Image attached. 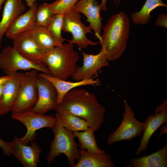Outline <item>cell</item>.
<instances>
[{
  "mask_svg": "<svg viewBox=\"0 0 167 167\" xmlns=\"http://www.w3.org/2000/svg\"><path fill=\"white\" fill-rule=\"evenodd\" d=\"M56 112L72 114L84 119L94 132L105 121V108L95 95L84 89L75 88L66 93L55 109Z\"/></svg>",
  "mask_w": 167,
  "mask_h": 167,
  "instance_id": "cell-1",
  "label": "cell"
},
{
  "mask_svg": "<svg viewBox=\"0 0 167 167\" xmlns=\"http://www.w3.org/2000/svg\"><path fill=\"white\" fill-rule=\"evenodd\" d=\"M130 26L127 14L120 11L111 16L103 27V32L99 43L109 61L118 59L126 49Z\"/></svg>",
  "mask_w": 167,
  "mask_h": 167,
  "instance_id": "cell-2",
  "label": "cell"
},
{
  "mask_svg": "<svg viewBox=\"0 0 167 167\" xmlns=\"http://www.w3.org/2000/svg\"><path fill=\"white\" fill-rule=\"evenodd\" d=\"M79 58L73 44L68 43L45 51L42 62L48 68L52 76L65 80L74 74Z\"/></svg>",
  "mask_w": 167,
  "mask_h": 167,
  "instance_id": "cell-3",
  "label": "cell"
},
{
  "mask_svg": "<svg viewBox=\"0 0 167 167\" xmlns=\"http://www.w3.org/2000/svg\"><path fill=\"white\" fill-rule=\"evenodd\" d=\"M57 123L52 129L54 138L50 145V150L47 157L48 166L55 158L61 154L67 157L70 167H74L75 160L77 161L80 157L78 147V145L75 140L73 132L64 127L61 124L58 117Z\"/></svg>",
  "mask_w": 167,
  "mask_h": 167,
  "instance_id": "cell-4",
  "label": "cell"
},
{
  "mask_svg": "<svg viewBox=\"0 0 167 167\" xmlns=\"http://www.w3.org/2000/svg\"><path fill=\"white\" fill-rule=\"evenodd\" d=\"M38 76L37 71L35 70L21 73L18 94L11 111L12 114L30 110L36 104L38 98Z\"/></svg>",
  "mask_w": 167,
  "mask_h": 167,
  "instance_id": "cell-5",
  "label": "cell"
},
{
  "mask_svg": "<svg viewBox=\"0 0 167 167\" xmlns=\"http://www.w3.org/2000/svg\"><path fill=\"white\" fill-rule=\"evenodd\" d=\"M0 68L6 75L17 72L18 70H30L51 75L49 70L43 62H32L20 54L13 47L10 46L2 49L0 53Z\"/></svg>",
  "mask_w": 167,
  "mask_h": 167,
  "instance_id": "cell-6",
  "label": "cell"
},
{
  "mask_svg": "<svg viewBox=\"0 0 167 167\" xmlns=\"http://www.w3.org/2000/svg\"><path fill=\"white\" fill-rule=\"evenodd\" d=\"M11 117L20 122L26 127L27 132L24 136L19 138L21 142L26 144L35 140L37 130L44 127L52 129L57 121L56 116L45 115L31 110L12 114Z\"/></svg>",
  "mask_w": 167,
  "mask_h": 167,
  "instance_id": "cell-7",
  "label": "cell"
},
{
  "mask_svg": "<svg viewBox=\"0 0 167 167\" xmlns=\"http://www.w3.org/2000/svg\"><path fill=\"white\" fill-rule=\"evenodd\" d=\"M124 110L123 119L118 127L108 136L107 144L123 140L130 141L137 137L140 136L143 132L144 122L138 121L131 107L124 100Z\"/></svg>",
  "mask_w": 167,
  "mask_h": 167,
  "instance_id": "cell-8",
  "label": "cell"
},
{
  "mask_svg": "<svg viewBox=\"0 0 167 167\" xmlns=\"http://www.w3.org/2000/svg\"><path fill=\"white\" fill-rule=\"evenodd\" d=\"M80 13L73 8L63 15L62 31L71 32L73 38L69 43L77 45L80 49L86 48L88 45L94 46L99 42L92 41L88 38L86 35L92 29L89 25L86 26L81 20Z\"/></svg>",
  "mask_w": 167,
  "mask_h": 167,
  "instance_id": "cell-9",
  "label": "cell"
},
{
  "mask_svg": "<svg viewBox=\"0 0 167 167\" xmlns=\"http://www.w3.org/2000/svg\"><path fill=\"white\" fill-rule=\"evenodd\" d=\"M38 98L35 105L30 110L45 114L55 109L57 105V92L53 84L47 79L38 74L37 79Z\"/></svg>",
  "mask_w": 167,
  "mask_h": 167,
  "instance_id": "cell-10",
  "label": "cell"
},
{
  "mask_svg": "<svg viewBox=\"0 0 167 167\" xmlns=\"http://www.w3.org/2000/svg\"><path fill=\"white\" fill-rule=\"evenodd\" d=\"M81 52L83 57V63L81 66L77 67L75 72L71 77L75 81L96 77L98 71L103 67L109 65V61L101 49L98 54L96 55L88 54L83 51Z\"/></svg>",
  "mask_w": 167,
  "mask_h": 167,
  "instance_id": "cell-11",
  "label": "cell"
},
{
  "mask_svg": "<svg viewBox=\"0 0 167 167\" xmlns=\"http://www.w3.org/2000/svg\"><path fill=\"white\" fill-rule=\"evenodd\" d=\"M164 123L167 124V101L163 99V103L157 106L155 113L149 115L144 122L143 133L136 152L137 155L146 150L152 135Z\"/></svg>",
  "mask_w": 167,
  "mask_h": 167,
  "instance_id": "cell-12",
  "label": "cell"
},
{
  "mask_svg": "<svg viewBox=\"0 0 167 167\" xmlns=\"http://www.w3.org/2000/svg\"><path fill=\"white\" fill-rule=\"evenodd\" d=\"M31 143L30 145L24 144L16 136L10 142L11 154L24 167H36L40 162V154L42 149L36 142Z\"/></svg>",
  "mask_w": 167,
  "mask_h": 167,
  "instance_id": "cell-13",
  "label": "cell"
},
{
  "mask_svg": "<svg viewBox=\"0 0 167 167\" xmlns=\"http://www.w3.org/2000/svg\"><path fill=\"white\" fill-rule=\"evenodd\" d=\"M73 9L85 15L89 25L94 32L96 37L100 41L103 28L102 19L100 14L101 5L97 0H80L76 3Z\"/></svg>",
  "mask_w": 167,
  "mask_h": 167,
  "instance_id": "cell-14",
  "label": "cell"
},
{
  "mask_svg": "<svg viewBox=\"0 0 167 167\" xmlns=\"http://www.w3.org/2000/svg\"><path fill=\"white\" fill-rule=\"evenodd\" d=\"M13 47L21 55L34 62H42L45 51L26 32L13 39Z\"/></svg>",
  "mask_w": 167,
  "mask_h": 167,
  "instance_id": "cell-15",
  "label": "cell"
},
{
  "mask_svg": "<svg viewBox=\"0 0 167 167\" xmlns=\"http://www.w3.org/2000/svg\"><path fill=\"white\" fill-rule=\"evenodd\" d=\"M37 7V4L35 3L28 10L19 16L6 31V37L13 40L20 34L37 26L35 13Z\"/></svg>",
  "mask_w": 167,
  "mask_h": 167,
  "instance_id": "cell-16",
  "label": "cell"
},
{
  "mask_svg": "<svg viewBox=\"0 0 167 167\" xmlns=\"http://www.w3.org/2000/svg\"><path fill=\"white\" fill-rule=\"evenodd\" d=\"M21 73L17 72L10 75V79L4 85L2 95L0 100V115L11 112L18 94Z\"/></svg>",
  "mask_w": 167,
  "mask_h": 167,
  "instance_id": "cell-17",
  "label": "cell"
},
{
  "mask_svg": "<svg viewBox=\"0 0 167 167\" xmlns=\"http://www.w3.org/2000/svg\"><path fill=\"white\" fill-rule=\"evenodd\" d=\"M48 80L54 85L57 92V105L60 103L65 94L71 90L79 87L85 85L96 86L99 84V81L94 79L95 77L90 79L71 82L62 80L45 73L39 74Z\"/></svg>",
  "mask_w": 167,
  "mask_h": 167,
  "instance_id": "cell-18",
  "label": "cell"
},
{
  "mask_svg": "<svg viewBox=\"0 0 167 167\" xmlns=\"http://www.w3.org/2000/svg\"><path fill=\"white\" fill-rule=\"evenodd\" d=\"M22 0H6L0 21V45L2 37L12 23L24 13L26 8Z\"/></svg>",
  "mask_w": 167,
  "mask_h": 167,
  "instance_id": "cell-19",
  "label": "cell"
},
{
  "mask_svg": "<svg viewBox=\"0 0 167 167\" xmlns=\"http://www.w3.org/2000/svg\"><path fill=\"white\" fill-rule=\"evenodd\" d=\"M129 163L133 167H167V143L162 148L150 155L131 158Z\"/></svg>",
  "mask_w": 167,
  "mask_h": 167,
  "instance_id": "cell-20",
  "label": "cell"
},
{
  "mask_svg": "<svg viewBox=\"0 0 167 167\" xmlns=\"http://www.w3.org/2000/svg\"><path fill=\"white\" fill-rule=\"evenodd\" d=\"M80 157L74 167H114L115 165L108 153L101 155L90 153L80 149Z\"/></svg>",
  "mask_w": 167,
  "mask_h": 167,
  "instance_id": "cell-21",
  "label": "cell"
},
{
  "mask_svg": "<svg viewBox=\"0 0 167 167\" xmlns=\"http://www.w3.org/2000/svg\"><path fill=\"white\" fill-rule=\"evenodd\" d=\"M25 32L45 52L54 47L63 45L54 39L46 27L36 26Z\"/></svg>",
  "mask_w": 167,
  "mask_h": 167,
  "instance_id": "cell-22",
  "label": "cell"
},
{
  "mask_svg": "<svg viewBox=\"0 0 167 167\" xmlns=\"http://www.w3.org/2000/svg\"><path fill=\"white\" fill-rule=\"evenodd\" d=\"M73 133L75 137L78 139L80 149H84L88 152L95 154L101 155L105 153L104 150L98 147L94 132L90 129L82 131H74Z\"/></svg>",
  "mask_w": 167,
  "mask_h": 167,
  "instance_id": "cell-23",
  "label": "cell"
},
{
  "mask_svg": "<svg viewBox=\"0 0 167 167\" xmlns=\"http://www.w3.org/2000/svg\"><path fill=\"white\" fill-rule=\"evenodd\" d=\"M167 6L162 0H146L141 10L133 12L131 18L134 24L144 25L147 24L152 18L150 14L152 11L158 7Z\"/></svg>",
  "mask_w": 167,
  "mask_h": 167,
  "instance_id": "cell-24",
  "label": "cell"
},
{
  "mask_svg": "<svg viewBox=\"0 0 167 167\" xmlns=\"http://www.w3.org/2000/svg\"><path fill=\"white\" fill-rule=\"evenodd\" d=\"M55 115L63 126L71 131H83L89 129L88 122L79 117L72 114L58 112Z\"/></svg>",
  "mask_w": 167,
  "mask_h": 167,
  "instance_id": "cell-25",
  "label": "cell"
},
{
  "mask_svg": "<svg viewBox=\"0 0 167 167\" xmlns=\"http://www.w3.org/2000/svg\"><path fill=\"white\" fill-rule=\"evenodd\" d=\"M54 15L49 4L44 3L39 5L35 13L36 26L47 27Z\"/></svg>",
  "mask_w": 167,
  "mask_h": 167,
  "instance_id": "cell-26",
  "label": "cell"
},
{
  "mask_svg": "<svg viewBox=\"0 0 167 167\" xmlns=\"http://www.w3.org/2000/svg\"><path fill=\"white\" fill-rule=\"evenodd\" d=\"M63 19V15H54L47 27L54 39L57 42L62 44L65 40L62 35Z\"/></svg>",
  "mask_w": 167,
  "mask_h": 167,
  "instance_id": "cell-27",
  "label": "cell"
},
{
  "mask_svg": "<svg viewBox=\"0 0 167 167\" xmlns=\"http://www.w3.org/2000/svg\"><path fill=\"white\" fill-rule=\"evenodd\" d=\"M79 0H56L50 3L51 11L54 15H63L72 9Z\"/></svg>",
  "mask_w": 167,
  "mask_h": 167,
  "instance_id": "cell-28",
  "label": "cell"
},
{
  "mask_svg": "<svg viewBox=\"0 0 167 167\" xmlns=\"http://www.w3.org/2000/svg\"><path fill=\"white\" fill-rule=\"evenodd\" d=\"M0 148L5 156H9L11 154L10 142L6 141L0 137Z\"/></svg>",
  "mask_w": 167,
  "mask_h": 167,
  "instance_id": "cell-29",
  "label": "cell"
},
{
  "mask_svg": "<svg viewBox=\"0 0 167 167\" xmlns=\"http://www.w3.org/2000/svg\"><path fill=\"white\" fill-rule=\"evenodd\" d=\"M157 26L167 28V15L165 14H161L158 15V18L155 21Z\"/></svg>",
  "mask_w": 167,
  "mask_h": 167,
  "instance_id": "cell-30",
  "label": "cell"
},
{
  "mask_svg": "<svg viewBox=\"0 0 167 167\" xmlns=\"http://www.w3.org/2000/svg\"><path fill=\"white\" fill-rule=\"evenodd\" d=\"M10 75H6L0 77V85L4 84L10 79Z\"/></svg>",
  "mask_w": 167,
  "mask_h": 167,
  "instance_id": "cell-31",
  "label": "cell"
},
{
  "mask_svg": "<svg viewBox=\"0 0 167 167\" xmlns=\"http://www.w3.org/2000/svg\"><path fill=\"white\" fill-rule=\"evenodd\" d=\"M108 0H101L100 4L101 10L103 11H106L107 10L106 3Z\"/></svg>",
  "mask_w": 167,
  "mask_h": 167,
  "instance_id": "cell-32",
  "label": "cell"
},
{
  "mask_svg": "<svg viewBox=\"0 0 167 167\" xmlns=\"http://www.w3.org/2000/svg\"><path fill=\"white\" fill-rule=\"evenodd\" d=\"M25 0L27 2V6L28 7H30L35 3V1H36L37 0Z\"/></svg>",
  "mask_w": 167,
  "mask_h": 167,
  "instance_id": "cell-33",
  "label": "cell"
},
{
  "mask_svg": "<svg viewBox=\"0 0 167 167\" xmlns=\"http://www.w3.org/2000/svg\"><path fill=\"white\" fill-rule=\"evenodd\" d=\"M4 84L0 85V100L1 99L2 95V93L3 91Z\"/></svg>",
  "mask_w": 167,
  "mask_h": 167,
  "instance_id": "cell-34",
  "label": "cell"
},
{
  "mask_svg": "<svg viewBox=\"0 0 167 167\" xmlns=\"http://www.w3.org/2000/svg\"><path fill=\"white\" fill-rule=\"evenodd\" d=\"M6 0H0V12L2 9V6L3 3H5Z\"/></svg>",
  "mask_w": 167,
  "mask_h": 167,
  "instance_id": "cell-35",
  "label": "cell"
},
{
  "mask_svg": "<svg viewBox=\"0 0 167 167\" xmlns=\"http://www.w3.org/2000/svg\"><path fill=\"white\" fill-rule=\"evenodd\" d=\"M115 3H117L118 4H119L121 2V0H115Z\"/></svg>",
  "mask_w": 167,
  "mask_h": 167,
  "instance_id": "cell-36",
  "label": "cell"
},
{
  "mask_svg": "<svg viewBox=\"0 0 167 167\" xmlns=\"http://www.w3.org/2000/svg\"><path fill=\"white\" fill-rule=\"evenodd\" d=\"M1 47V45H0V48Z\"/></svg>",
  "mask_w": 167,
  "mask_h": 167,
  "instance_id": "cell-37",
  "label": "cell"
}]
</instances>
